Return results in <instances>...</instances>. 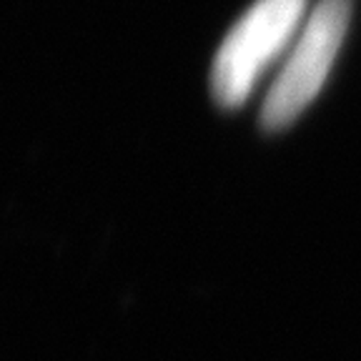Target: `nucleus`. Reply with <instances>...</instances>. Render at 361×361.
I'll use <instances>...</instances> for the list:
<instances>
[{
    "label": "nucleus",
    "mask_w": 361,
    "mask_h": 361,
    "mask_svg": "<svg viewBox=\"0 0 361 361\" xmlns=\"http://www.w3.org/2000/svg\"><path fill=\"white\" fill-rule=\"evenodd\" d=\"M351 20V0H319L306 16L281 73L266 93L261 123L281 130L299 118V113L326 83L336 53L341 51Z\"/></svg>",
    "instance_id": "2"
},
{
    "label": "nucleus",
    "mask_w": 361,
    "mask_h": 361,
    "mask_svg": "<svg viewBox=\"0 0 361 361\" xmlns=\"http://www.w3.org/2000/svg\"><path fill=\"white\" fill-rule=\"evenodd\" d=\"M309 0H256L236 20L211 66V93L224 108H236L254 93L264 71L296 40Z\"/></svg>",
    "instance_id": "1"
}]
</instances>
